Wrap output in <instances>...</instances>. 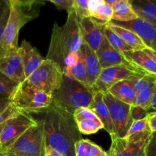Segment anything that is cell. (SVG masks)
<instances>
[{"mask_svg": "<svg viewBox=\"0 0 156 156\" xmlns=\"http://www.w3.org/2000/svg\"><path fill=\"white\" fill-rule=\"evenodd\" d=\"M10 9V0H0V21Z\"/></svg>", "mask_w": 156, "mask_h": 156, "instance_id": "obj_42", "label": "cell"}, {"mask_svg": "<svg viewBox=\"0 0 156 156\" xmlns=\"http://www.w3.org/2000/svg\"><path fill=\"white\" fill-rule=\"evenodd\" d=\"M20 111H18L12 104H10L7 108L0 111V125L5 123L9 119L16 115Z\"/></svg>", "mask_w": 156, "mask_h": 156, "instance_id": "obj_34", "label": "cell"}, {"mask_svg": "<svg viewBox=\"0 0 156 156\" xmlns=\"http://www.w3.org/2000/svg\"><path fill=\"white\" fill-rule=\"evenodd\" d=\"M40 2L48 1L56 5L58 9L66 10L67 12L73 9V2L72 0H38Z\"/></svg>", "mask_w": 156, "mask_h": 156, "instance_id": "obj_36", "label": "cell"}, {"mask_svg": "<svg viewBox=\"0 0 156 156\" xmlns=\"http://www.w3.org/2000/svg\"><path fill=\"white\" fill-rule=\"evenodd\" d=\"M32 126L18 137L11 146L2 151L4 154L23 156H44L46 140L44 128L40 122Z\"/></svg>", "mask_w": 156, "mask_h": 156, "instance_id": "obj_6", "label": "cell"}, {"mask_svg": "<svg viewBox=\"0 0 156 156\" xmlns=\"http://www.w3.org/2000/svg\"><path fill=\"white\" fill-rule=\"evenodd\" d=\"M88 0H72L73 9L79 19L89 17L88 12Z\"/></svg>", "mask_w": 156, "mask_h": 156, "instance_id": "obj_31", "label": "cell"}, {"mask_svg": "<svg viewBox=\"0 0 156 156\" xmlns=\"http://www.w3.org/2000/svg\"><path fill=\"white\" fill-rule=\"evenodd\" d=\"M108 24L112 29L113 31L119 35L122 38V40L127 45H129L133 50H143L144 49L147 48V46L144 44L141 38L133 31L129 30V29L111 24V23H108Z\"/></svg>", "mask_w": 156, "mask_h": 156, "instance_id": "obj_24", "label": "cell"}, {"mask_svg": "<svg viewBox=\"0 0 156 156\" xmlns=\"http://www.w3.org/2000/svg\"><path fill=\"white\" fill-rule=\"evenodd\" d=\"M103 100L114 126V136L111 137H124L133 121L130 114L132 105L118 100L109 92L103 94Z\"/></svg>", "mask_w": 156, "mask_h": 156, "instance_id": "obj_9", "label": "cell"}, {"mask_svg": "<svg viewBox=\"0 0 156 156\" xmlns=\"http://www.w3.org/2000/svg\"><path fill=\"white\" fill-rule=\"evenodd\" d=\"M148 123L151 132L156 131V111H150L147 115Z\"/></svg>", "mask_w": 156, "mask_h": 156, "instance_id": "obj_40", "label": "cell"}, {"mask_svg": "<svg viewBox=\"0 0 156 156\" xmlns=\"http://www.w3.org/2000/svg\"><path fill=\"white\" fill-rule=\"evenodd\" d=\"M4 155H5V154L3 153L1 149H0V156H4Z\"/></svg>", "mask_w": 156, "mask_h": 156, "instance_id": "obj_51", "label": "cell"}, {"mask_svg": "<svg viewBox=\"0 0 156 156\" xmlns=\"http://www.w3.org/2000/svg\"><path fill=\"white\" fill-rule=\"evenodd\" d=\"M109 23L132 30L141 38L147 47L156 50V27L150 21L139 17L133 21L120 22L111 20Z\"/></svg>", "mask_w": 156, "mask_h": 156, "instance_id": "obj_12", "label": "cell"}, {"mask_svg": "<svg viewBox=\"0 0 156 156\" xmlns=\"http://www.w3.org/2000/svg\"><path fill=\"white\" fill-rule=\"evenodd\" d=\"M90 17L101 22L109 23L112 20L113 17L112 5L105 2L94 11Z\"/></svg>", "mask_w": 156, "mask_h": 156, "instance_id": "obj_29", "label": "cell"}, {"mask_svg": "<svg viewBox=\"0 0 156 156\" xmlns=\"http://www.w3.org/2000/svg\"><path fill=\"white\" fill-rule=\"evenodd\" d=\"M118 1H120V0H105V2L108 3V4H109V5H114V3L117 2H118ZM129 1L131 2L132 0H129Z\"/></svg>", "mask_w": 156, "mask_h": 156, "instance_id": "obj_48", "label": "cell"}, {"mask_svg": "<svg viewBox=\"0 0 156 156\" xmlns=\"http://www.w3.org/2000/svg\"><path fill=\"white\" fill-rule=\"evenodd\" d=\"M143 51L146 54H147L148 56L151 58V59H153V60L156 62V50H155L147 47V48L144 49Z\"/></svg>", "mask_w": 156, "mask_h": 156, "instance_id": "obj_46", "label": "cell"}, {"mask_svg": "<svg viewBox=\"0 0 156 156\" xmlns=\"http://www.w3.org/2000/svg\"><path fill=\"white\" fill-rule=\"evenodd\" d=\"M123 54L130 63L145 76L156 78V62L143 50H129Z\"/></svg>", "mask_w": 156, "mask_h": 156, "instance_id": "obj_19", "label": "cell"}, {"mask_svg": "<svg viewBox=\"0 0 156 156\" xmlns=\"http://www.w3.org/2000/svg\"><path fill=\"white\" fill-rule=\"evenodd\" d=\"M88 140H79L78 143H76L75 146V152H76V156H84L86 149L87 145H88Z\"/></svg>", "mask_w": 156, "mask_h": 156, "instance_id": "obj_38", "label": "cell"}, {"mask_svg": "<svg viewBox=\"0 0 156 156\" xmlns=\"http://www.w3.org/2000/svg\"><path fill=\"white\" fill-rule=\"evenodd\" d=\"M66 21L62 26L53 24L49 50L46 59L56 62L62 72L65 61L71 55L77 53L83 42L79 18L73 9L67 12Z\"/></svg>", "mask_w": 156, "mask_h": 156, "instance_id": "obj_2", "label": "cell"}, {"mask_svg": "<svg viewBox=\"0 0 156 156\" xmlns=\"http://www.w3.org/2000/svg\"><path fill=\"white\" fill-rule=\"evenodd\" d=\"M149 111L145 108L137 105H132L130 108V114L133 120H139L147 117Z\"/></svg>", "mask_w": 156, "mask_h": 156, "instance_id": "obj_35", "label": "cell"}, {"mask_svg": "<svg viewBox=\"0 0 156 156\" xmlns=\"http://www.w3.org/2000/svg\"><path fill=\"white\" fill-rule=\"evenodd\" d=\"M156 111V79L155 82V85H154L152 98H151L149 112H150V111Z\"/></svg>", "mask_w": 156, "mask_h": 156, "instance_id": "obj_43", "label": "cell"}, {"mask_svg": "<svg viewBox=\"0 0 156 156\" xmlns=\"http://www.w3.org/2000/svg\"><path fill=\"white\" fill-rule=\"evenodd\" d=\"M96 54H97L99 62H100L101 66L102 69L115 66L124 65L138 70L130 63V62L125 57L123 53L116 50L109 44V42H108L105 37H104L100 47H98V49L96 51Z\"/></svg>", "mask_w": 156, "mask_h": 156, "instance_id": "obj_15", "label": "cell"}, {"mask_svg": "<svg viewBox=\"0 0 156 156\" xmlns=\"http://www.w3.org/2000/svg\"><path fill=\"white\" fill-rule=\"evenodd\" d=\"M96 91L93 87L63 74L61 85L52 94V102L73 114L81 108H89Z\"/></svg>", "mask_w": 156, "mask_h": 156, "instance_id": "obj_3", "label": "cell"}, {"mask_svg": "<svg viewBox=\"0 0 156 156\" xmlns=\"http://www.w3.org/2000/svg\"><path fill=\"white\" fill-rule=\"evenodd\" d=\"M0 72L18 84L25 80L24 67L18 50L0 58Z\"/></svg>", "mask_w": 156, "mask_h": 156, "instance_id": "obj_16", "label": "cell"}, {"mask_svg": "<svg viewBox=\"0 0 156 156\" xmlns=\"http://www.w3.org/2000/svg\"><path fill=\"white\" fill-rule=\"evenodd\" d=\"M79 24L83 42L96 52L105 37L104 27L107 23L99 21L91 17H85L79 19Z\"/></svg>", "mask_w": 156, "mask_h": 156, "instance_id": "obj_13", "label": "cell"}, {"mask_svg": "<svg viewBox=\"0 0 156 156\" xmlns=\"http://www.w3.org/2000/svg\"><path fill=\"white\" fill-rule=\"evenodd\" d=\"M10 2L18 3L23 8H25L27 9H32L34 6L37 3H41L43 2H40L38 0H10Z\"/></svg>", "mask_w": 156, "mask_h": 156, "instance_id": "obj_39", "label": "cell"}, {"mask_svg": "<svg viewBox=\"0 0 156 156\" xmlns=\"http://www.w3.org/2000/svg\"><path fill=\"white\" fill-rule=\"evenodd\" d=\"M10 104H11L10 99H4V100L0 101V111H2V110L7 108Z\"/></svg>", "mask_w": 156, "mask_h": 156, "instance_id": "obj_47", "label": "cell"}, {"mask_svg": "<svg viewBox=\"0 0 156 156\" xmlns=\"http://www.w3.org/2000/svg\"><path fill=\"white\" fill-rule=\"evenodd\" d=\"M79 50L85 63L88 83L90 86L93 87L102 69L98 58L96 52L86 43L82 42Z\"/></svg>", "mask_w": 156, "mask_h": 156, "instance_id": "obj_18", "label": "cell"}, {"mask_svg": "<svg viewBox=\"0 0 156 156\" xmlns=\"http://www.w3.org/2000/svg\"><path fill=\"white\" fill-rule=\"evenodd\" d=\"M18 53L22 62L26 79L32 74L44 60V58L40 54L38 50L26 40H24L21 46L18 47Z\"/></svg>", "mask_w": 156, "mask_h": 156, "instance_id": "obj_17", "label": "cell"}, {"mask_svg": "<svg viewBox=\"0 0 156 156\" xmlns=\"http://www.w3.org/2000/svg\"><path fill=\"white\" fill-rule=\"evenodd\" d=\"M62 77V69L56 62L45 58L41 66L25 80L52 96L60 86Z\"/></svg>", "mask_w": 156, "mask_h": 156, "instance_id": "obj_7", "label": "cell"}, {"mask_svg": "<svg viewBox=\"0 0 156 156\" xmlns=\"http://www.w3.org/2000/svg\"><path fill=\"white\" fill-rule=\"evenodd\" d=\"M146 156H156V131L152 132L146 147Z\"/></svg>", "mask_w": 156, "mask_h": 156, "instance_id": "obj_37", "label": "cell"}, {"mask_svg": "<svg viewBox=\"0 0 156 156\" xmlns=\"http://www.w3.org/2000/svg\"><path fill=\"white\" fill-rule=\"evenodd\" d=\"M44 156H63L60 152L56 151V149H52V148L46 146L45 155Z\"/></svg>", "mask_w": 156, "mask_h": 156, "instance_id": "obj_45", "label": "cell"}, {"mask_svg": "<svg viewBox=\"0 0 156 156\" xmlns=\"http://www.w3.org/2000/svg\"><path fill=\"white\" fill-rule=\"evenodd\" d=\"M136 76L144 75L128 66L120 65L102 69L93 88L97 92L105 94L117 82Z\"/></svg>", "mask_w": 156, "mask_h": 156, "instance_id": "obj_11", "label": "cell"}, {"mask_svg": "<svg viewBox=\"0 0 156 156\" xmlns=\"http://www.w3.org/2000/svg\"></svg>", "mask_w": 156, "mask_h": 156, "instance_id": "obj_52", "label": "cell"}, {"mask_svg": "<svg viewBox=\"0 0 156 156\" xmlns=\"http://www.w3.org/2000/svg\"><path fill=\"white\" fill-rule=\"evenodd\" d=\"M76 123L80 133L84 135H92L100 129H104V126L100 120L85 119L76 121Z\"/></svg>", "mask_w": 156, "mask_h": 156, "instance_id": "obj_27", "label": "cell"}, {"mask_svg": "<svg viewBox=\"0 0 156 156\" xmlns=\"http://www.w3.org/2000/svg\"><path fill=\"white\" fill-rule=\"evenodd\" d=\"M29 114L19 112L5 123L0 134V149L4 151L30 126L37 124Z\"/></svg>", "mask_w": 156, "mask_h": 156, "instance_id": "obj_10", "label": "cell"}, {"mask_svg": "<svg viewBox=\"0 0 156 156\" xmlns=\"http://www.w3.org/2000/svg\"><path fill=\"white\" fill-rule=\"evenodd\" d=\"M73 117H74L75 121L85 120V119L99 120L97 116L94 114V112L88 108H81L76 110L75 112L73 113Z\"/></svg>", "mask_w": 156, "mask_h": 156, "instance_id": "obj_32", "label": "cell"}, {"mask_svg": "<svg viewBox=\"0 0 156 156\" xmlns=\"http://www.w3.org/2000/svg\"><path fill=\"white\" fill-rule=\"evenodd\" d=\"M155 79L156 78L149 76H136L128 79L132 82L136 93L133 105L142 107L149 112Z\"/></svg>", "mask_w": 156, "mask_h": 156, "instance_id": "obj_14", "label": "cell"}, {"mask_svg": "<svg viewBox=\"0 0 156 156\" xmlns=\"http://www.w3.org/2000/svg\"><path fill=\"white\" fill-rule=\"evenodd\" d=\"M4 125H5V123H2V124L0 125V134H1V132H2V128H3V126H4Z\"/></svg>", "mask_w": 156, "mask_h": 156, "instance_id": "obj_50", "label": "cell"}, {"mask_svg": "<svg viewBox=\"0 0 156 156\" xmlns=\"http://www.w3.org/2000/svg\"><path fill=\"white\" fill-rule=\"evenodd\" d=\"M149 129H149L147 117H146L144 119H142V120H133L124 137L129 136L133 135V134L149 130Z\"/></svg>", "mask_w": 156, "mask_h": 156, "instance_id": "obj_30", "label": "cell"}, {"mask_svg": "<svg viewBox=\"0 0 156 156\" xmlns=\"http://www.w3.org/2000/svg\"><path fill=\"white\" fill-rule=\"evenodd\" d=\"M29 114L42 124L46 146L56 149L63 156H76L75 146L82 138L73 114L53 102L44 111Z\"/></svg>", "mask_w": 156, "mask_h": 156, "instance_id": "obj_1", "label": "cell"}, {"mask_svg": "<svg viewBox=\"0 0 156 156\" xmlns=\"http://www.w3.org/2000/svg\"><path fill=\"white\" fill-rule=\"evenodd\" d=\"M130 2L140 18L156 23V0H132Z\"/></svg>", "mask_w": 156, "mask_h": 156, "instance_id": "obj_25", "label": "cell"}, {"mask_svg": "<svg viewBox=\"0 0 156 156\" xmlns=\"http://www.w3.org/2000/svg\"><path fill=\"white\" fill-rule=\"evenodd\" d=\"M88 108L91 110L94 114L97 116L98 118L103 124L104 129L111 135V136H114V123L111 120L109 110L103 100L102 93L96 91L92 102Z\"/></svg>", "mask_w": 156, "mask_h": 156, "instance_id": "obj_20", "label": "cell"}, {"mask_svg": "<svg viewBox=\"0 0 156 156\" xmlns=\"http://www.w3.org/2000/svg\"><path fill=\"white\" fill-rule=\"evenodd\" d=\"M104 35L108 40L109 44L120 53H123V52L129 51V50H132L133 49L129 47V45L126 44L124 41L122 40L119 35L114 31H113L112 29L109 27V25L107 23L104 27Z\"/></svg>", "mask_w": 156, "mask_h": 156, "instance_id": "obj_26", "label": "cell"}, {"mask_svg": "<svg viewBox=\"0 0 156 156\" xmlns=\"http://www.w3.org/2000/svg\"><path fill=\"white\" fill-rule=\"evenodd\" d=\"M151 133L149 129L127 137H111L108 156H146Z\"/></svg>", "mask_w": 156, "mask_h": 156, "instance_id": "obj_8", "label": "cell"}, {"mask_svg": "<svg viewBox=\"0 0 156 156\" xmlns=\"http://www.w3.org/2000/svg\"><path fill=\"white\" fill-rule=\"evenodd\" d=\"M103 2H105V0H88V15H89V17L91 16V14L94 12V11Z\"/></svg>", "mask_w": 156, "mask_h": 156, "instance_id": "obj_41", "label": "cell"}, {"mask_svg": "<svg viewBox=\"0 0 156 156\" xmlns=\"http://www.w3.org/2000/svg\"><path fill=\"white\" fill-rule=\"evenodd\" d=\"M84 156H108V155L100 146L88 140Z\"/></svg>", "mask_w": 156, "mask_h": 156, "instance_id": "obj_33", "label": "cell"}, {"mask_svg": "<svg viewBox=\"0 0 156 156\" xmlns=\"http://www.w3.org/2000/svg\"><path fill=\"white\" fill-rule=\"evenodd\" d=\"M4 156H23V155H16V154H5Z\"/></svg>", "mask_w": 156, "mask_h": 156, "instance_id": "obj_49", "label": "cell"}, {"mask_svg": "<svg viewBox=\"0 0 156 156\" xmlns=\"http://www.w3.org/2000/svg\"><path fill=\"white\" fill-rule=\"evenodd\" d=\"M63 74L78 82L89 85L85 63H84L80 50L78 52L77 58L68 66H66V68L64 70Z\"/></svg>", "mask_w": 156, "mask_h": 156, "instance_id": "obj_23", "label": "cell"}, {"mask_svg": "<svg viewBox=\"0 0 156 156\" xmlns=\"http://www.w3.org/2000/svg\"><path fill=\"white\" fill-rule=\"evenodd\" d=\"M29 10L31 9H25L18 3L10 2L9 18L0 40V58L18 50L20 30L27 22L36 18L38 14L37 11L29 12Z\"/></svg>", "mask_w": 156, "mask_h": 156, "instance_id": "obj_4", "label": "cell"}, {"mask_svg": "<svg viewBox=\"0 0 156 156\" xmlns=\"http://www.w3.org/2000/svg\"><path fill=\"white\" fill-rule=\"evenodd\" d=\"M9 10L5 14V15L3 16L2 19L0 21V40H1L2 36L3 34V32H4L5 27L6 23H7L8 18H9Z\"/></svg>", "mask_w": 156, "mask_h": 156, "instance_id": "obj_44", "label": "cell"}, {"mask_svg": "<svg viewBox=\"0 0 156 156\" xmlns=\"http://www.w3.org/2000/svg\"><path fill=\"white\" fill-rule=\"evenodd\" d=\"M11 104L20 112H40L52 103V96L26 80L20 83L10 98Z\"/></svg>", "mask_w": 156, "mask_h": 156, "instance_id": "obj_5", "label": "cell"}, {"mask_svg": "<svg viewBox=\"0 0 156 156\" xmlns=\"http://www.w3.org/2000/svg\"><path fill=\"white\" fill-rule=\"evenodd\" d=\"M113 21L125 22L139 18L129 0H120L112 5Z\"/></svg>", "mask_w": 156, "mask_h": 156, "instance_id": "obj_22", "label": "cell"}, {"mask_svg": "<svg viewBox=\"0 0 156 156\" xmlns=\"http://www.w3.org/2000/svg\"><path fill=\"white\" fill-rule=\"evenodd\" d=\"M108 92L124 103L129 105H134L136 93L132 82L128 79L116 83L108 90Z\"/></svg>", "mask_w": 156, "mask_h": 156, "instance_id": "obj_21", "label": "cell"}, {"mask_svg": "<svg viewBox=\"0 0 156 156\" xmlns=\"http://www.w3.org/2000/svg\"><path fill=\"white\" fill-rule=\"evenodd\" d=\"M18 85L0 72V101L10 99Z\"/></svg>", "mask_w": 156, "mask_h": 156, "instance_id": "obj_28", "label": "cell"}]
</instances>
